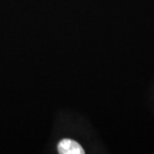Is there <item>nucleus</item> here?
Listing matches in <instances>:
<instances>
[{
  "instance_id": "1",
  "label": "nucleus",
  "mask_w": 154,
  "mask_h": 154,
  "mask_svg": "<svg viewBox=\"0 0 154 154\" xmlns=\"http://www.w3.org/2000/svg\"><path fill=\"white\" fill-rule=\"evenodd\" d=\"M58 152L61 154H83L84 150L76 141L70 139H63L57 145Z\"/></svg>"
}]
</instances>
